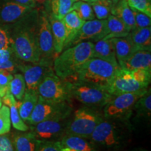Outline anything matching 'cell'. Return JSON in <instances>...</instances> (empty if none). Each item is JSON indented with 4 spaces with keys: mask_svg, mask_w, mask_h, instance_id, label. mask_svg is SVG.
<instances>
[{
    "mask_svg": "<svg viewBox=\"0 0 151 151\" xmlns=\"http://www.w3.org/2000/svg\"><path fill=\"white\" fill-rule=\"evenodd\" d=\"M0 151H15L14 141L10 136L0 135Z\"/></svg>",
    "mask_w": 151,
    "mask_h": 151,
    "instance_id": "40",
    "label": "cell"
},
{
    "mask_svg": "<svg viewBox=\"0 0 151 151\" xmlns=\"http://www.w3.org/2000/svg\"><path fill=\"white\" fill-rule=\"evenodd\" d=\"M10 110V120L13 127L17 130L21 132H27L29 130V127L24 123L21 117L19 114L18 106L16 104L11 105L9 106Z\"/></svg>",
    "mask_w": 151,
    "mask_h": 151,
    "instance_id": "33",
    "label": "cell"
},
{
    "mask_svg": "<svg viewBox=\"0 0 151 151\" xmlns=\"http://www.w3.org/2000/svg\"><path fill=\"white\" fill-rule=\"evenodd\" d=\"M76 0H50L48 14L62 19L72 10Z\"/></svg>",
    "mask_w": 151,
    "mask_h": 151,
    "instance_id": "28",
    "label": "cell"
},
{
    "mask_svg": "<svg viewBox=\"0 0 151 151\" xmlns=\"http://www.w3.org/2000/svg\"><path fill=\"white\" fill-rule=\"evenodd\" d=\"M39 97L49 101L65 102L71 97L70 85L62 80L53 71L47 74L38 87Z\"/></svg>",
    "mask_w": 151,
    "mask_h": 151,
    "instance_id": "7",
    "label": "cell"
},
{
    "mask_svg": "<svg viewBox=\"0 0 151 151\" xmlns=\"http://www.w3.org/2000/svg\"><path fill=\"white\" fill-rule=\"evenodd\" d=\"M127 37L137 50H151L150 27L135 28L129 32Z\"/></svg>",
    "mask_w": 151,
    "mask_h": 151,
    "instance_id": "19",
    "label": "cell"
},
{
    "mask_svg": "<svg viewBox=\"0 0 151 151\" xmlns=\"http://www.w3.org/2000/svg\"><path fill=\"white\" fill-rule=\"evenodd\" d=\"M72 10L78 14L80 18L84 21L92 20L95 19L93 9L90 3L83 1H75L73 5Z\"/></svg>",
    "mask_w": 151,
    "mask_h": 151,
    "instance_id": "32",
    "label": "cell"
},
{
    "mask_svg": "<svg viewBox=\"0 0 151 151\" xmlns=\"http://www.w3.org/2000/svg\"><path fill=\"white\" fill-rule=\"evenodd\" d=\"M92 58H99L112 63L118 64L116 60L113 39H103L96 41L93 45Z\"/></svg>",
    "mask_w": 151,
    "mask_h": 151,
    "instance_id": "18",
    "label": "cell"
},
{
    "mask_svg": "<svg viewBox=\"0 0 151 151\" xmlns=\"http://www.w3.org/2000/svg\"><path fill=\"white\" fill-rule=\"evenodd\" d=\"M38 11L37 40L40 52V61L39 63L52 67L53 60L55 58V52L48 14L44 10Z\"/></svg>",
    "mask_w": 151,
    "mask_h": 151,
    "instance_id": "6",
    "label": "cell"
},
{
    "mask_svg": "<svg viewBox=\"0 0 151 151\" xmlns=\"http://www.w3.org/2000/svg\"><path fill=\"white\" fill-rule=\"evenodd\" d=\"M13 141L15 151H37L41 143L32 132L17 134L13 138Z\"/></svg>",
    "mask_w": 151,
    "mask_h": 151,
    "instance_id": "23",
    "label": "cell"
},
{
    "mask_svg": "<svg viewBox=\"0 0 151 151\" xmlns=\"http://www.w3.org/2000/svg\"><path fill=\"white\" fill-rule=\"evenodd\" d=\"M39 94L37 91L26 90L23 97L20 101H17L18 112L23 121H28L32 113L37 104Z\"/></svg>",
    "mask_w": 151,
    "mask_h": 151,
    "instance_id": "21",
    "label": "cell"
},
{
    "mask_svg": "<svg viewBox=\"0 0 151 151\" xmlns=\"http://www.w3.org/2000/svg\"><path fill=\"white\" fill-rule=\"evenodd\" d=\"M111 15H113L120 19L129 31L135 28L133 11L126 0H119L113 6L111 11Z\"/></svg>",
    "mask_w": 151,
    "mask_h": 151,
    "instance_id": "20",
    "label": "cell"
},
{
    "mask_svg": "<svg viewBox=\"0 0 151 151\" xmlns=\"http://www.w3.org/2000/svg\"><path fill=\"white\" fill-rule=\"evenodd\" d=\"M48 14L50 29H51L52 37H53L56 58L58 55L61 53L65 47L66 41V28L62 19L57 18L51 14Z\"/></svg>",
    "mask_w": 151,
    "mask_h": 151,
    "instance_id": "17",
    "label": "cell"
},
{
    "mask_svg": "<svg viewBox=\"0 0 151 151\" xmlns=\"http://www.w3.org/2000/svg\"><path fill=\"white\" fill-rule=\"evenodd\" d=\"M148 88L134 92L114 96L104 106V117L106 118H122L131 113L137 101L144 94Z\"/></svg>",
    "mask_w": 151,
    "mask_h": 151,
    "instance_id": "9",
    "label": "cell"
},
{
    "mask_svg": "<svg viewBox=\"0 0 151 151\" xmlns=\"http://www.w3.org/2000/svg\"><path fill=\"white\" fill-rule=\"evenodd\" d=\"M134 151H147V150H135Z\"/></svg>",
    "mask_w": 151,
    "mask_h": 151,
    "instance_id": "48",
    "label": "cell"
},
{
    "mask_svg": "<svg viewBox=\"0 0 151 151\" xmlns=\"http://www.w3.org/2000/svg\"><path fill=\"white\" fill-rule=\"evenodd\" d=\"M132 76L138 83L148 87L150 83L151 70L147 69H135L131 71Z\"/></svg>",
    "mask_w": 151,
    "mask_h": 151,
    "instance_id": "37",
    "label": "cell"
},
{
    "mask_svg": "<svg viewBox=\"0 0 151 151\" xmlns=\"http://www.w3.org/2000/svg\"><path fill=\"white\" fill-rule=\"evenodd\" d=\"M12 1H16L17 3L21 4L22 5L32 7V8H35V4L33 0H12Z\"/></svg>",
    "mask_w": 151,
    "mask_h": 151,
    "instance_id": "44",
    "label": "cell"
},
{
    "mask_svg": "<svg viewBox=\"0 0 151 151\" xmlns=\"http://www.w3.org/2000/svg\"><path fill=\"white\" fill-rule=\"evenodd\" d=\"M18 61L11 48L0 49V70L15 73L18 69Z\"/></svg>",
    "mask_w": 151,
    "mask_h": 151,
    "instance_id": "27",
    "label": "cell"
},
{
    "mask_svg": "<svg viewBox=\"0 0 151 151\" xmlns=\"http://www.w3.org/2000/svg\"><path fill=\"white\" fill-rule=\"evenodd\" d=\"M58 141L62 148H69L78 151H95L91 143L88 142L86 138L79 136L65 134Z\"/></svg>",
    "mask_w": 151,
    "mask_h": 151,
    "instance_id": "25",
    "label": "cell"
},
{
    "mask_svg": "<svg viewBox=\"0 0 151 151\" xmlns=\"http://www.w3.org/2000/svg\"><path fill=\"white\" fill-rule=\"evenodd\" d=\"M110 1H112V2L114 4H116L118 2V1H119V0H110Z\"/></svg>",
    "mask_w": 151,
    "mask_h": 151,
    "instance_id": "46",
    "label": "cell"
},
{
    "mask_svg": "<svg viewBox=\"0 0 151 151\" xmlns=\"http://www.w3.org/2000/svg\"><path fill=\"white\" fill-rule=\"evenodd\" d=\"M34 9L12 0H0V22L6 26L13 25L21 21Z\"/></svg>",
    "mask_w": 151,
    "mask_h": 151,
    "instance_id": "14",
    "label": "cell"
},
{
    "mask_svg": "<svg viewBox=\"0 0 151 151\" xmlns=\"http://www.w3.org/2000/svg\"><path fill=\"white\" fill-rule=\"evenodd\" d=\"M90 4L93 9L95 18L98 20H106L111 15V11L115 5L110 0H94Z\"/></svg>",
    "mask_w": 151,
    "mask_h": 151,
    "instance_id": "29",
    "label": "cell"
},
{
    "mask_svg": "<svg viewBox=\"0 0 151 151\" xmlns=\"http://www.w3.org/2000/svg\"><path fill=\"white\" fill-rule=\"evenodd\" d=\"M119 66L130 71L135 69L151 70V50H137Z\"/></svg>",
    "mask_w": 151,
    "mask_h": 151,
    "instance_id": "16",
    "label": "cell"
},
{
    "mask_svg": "<svg viewBox=\"0 0 151 151\" xmlns=\"http://www.w3.org/2000/svg\"><path fill=\"white\" fill-rule=\"evenodd\" d=\"M10 129V110L7 106H1L0 108V135L9 133Z\"/></svg>",
    "mask_w": 151,
    "mask_h": 151,
    "instance_id": "34",
    "label": "cell"
},
{
    "mask_svg": "<svg viewBox=\"0 0 151 151\" xmlns=\"http://www.w3.org/2000/svg\"><path fill=\"white\" fill-rule=\"evenodd\" d=\"M69 85L71 97L88 106H104L114 97L105 87L81 82Z\"/></svg>",
    "mask_w": 151,
    "mask_h": 151,
    "instance_id": "5",
    "label": "cell"
},
{
    "mask_svg": "<svg viewBox=\"0 0 151 151\" xmlns=\"http://www.w3.org/2000/svg\"><path fill=\"white\" fill-rule=\"evenodd\" d=\"M2 102H1V98H0V108L1 107V106H2V104H1Z\"/></svg>",
    "mask_w": 151,
    "mask_h": 151,
    "instance_id": "47",
    "label": "cell"
},
{
    "mask_svg": "<svg viewBox=\"0 0 151 151\" xmlns=\"http://www.w3.org/2000/svg\"><path fill=\"white\" fill-rule=\"evenodd\" d=\"M59 141H41L37 151H61Z\"/></svg>",
    "mask_w": 151,
    "mask_h": 151,
    "instance_id": "41",
    "label": "cell"
},
{
    "mask_svg": "<svg viewBox=\"0 0 151 151\" xmlns=\"http://www.w3.org/2000/svg\"><path fill=\"white\" fill-rule=\"evenodd\" d=\"M103 119L99 112L90 107L79 109L68 121L65 134L90 138L94 128Z\"/></svg>",
    "mask_w": 151,
    "mask_h": 151,
    "instance_id": "4",
    "label": "cell"
},
{
    "mask_svg": "<svg viewBox=\"0 0 151 151\" xmlns=\"http://www.w3.org/2000/svg\"><path fill=\"white\" fill-rule=\"evenodd\" d=\"M134 17L135 28H145L150 27L151 25V17L148 16L146 14L139 11L136 9H132ZM134 28V29H135Z\"/></svg>",
    "mask_w": 151,
    "mask_h": 151,
    "instance_id": "36",
    "label": "cell"
},
{
    "mask_svg": "<svg viewBox=\"0 0 151 151\" xmlns=\"http://www.w3.org/2000/svg\"><path fill=\"white\" fill-rule=\"evenodd\" d=\"M14 76L7 71L0 70V97H3L9 91V86Z\"/></svg>",
    "mask_w": 151,
    "mask_h": 151,
    "instance_id": "38",
    "label": "cell"
},
{
    "mask_svg": "<svg viewBox=\"0 0 151 151\" xmlns=\"http://www.w3.org/2000/svg\"><path fill=\"white\" fill-rule=\"evenodd\" d=\"M132 110L136 111L137 116L146 118H150L151 93L150 89L137 100Z\"/></svg>",
    "mask_w": 151,
    "mask_h": 151,
    "instance_id": "30",
    "label": "cell"
},
{
    "mask_svg": "<svg viewBox=\"0 0 151 151\" xmlns=\"http://www.w3.org/2000/svg\"><path fill=\"white\" fill-rule=\"evenodd\" d=\"M69 118H52L40 122L32 125L31 132L39 141H58L65 135Z\"/></svg>",
    "mask_w": 151,
    "mask_h": 151,
    "instance_id": "10",
    "label": "cell"
},
{
    "mask_svg": "<svg viewBox=\"0 0 151 151\" xmlns=\"http://www.w3.org/2000/svg\"><path fill=\"white\" fill-rule=\"evenodd\" d=\"M33 1L35 2V8L38 11L44 10L48 13L50 0H33Z\"/></svg>",
    "mask_w": 151,
    "mask_h": 151,
    "instance_id": "42",
    "label": "cell"
},
{
    "mask_svg": "<svg viewBox=\"0 0 151 151\" xmlns=\"http://www.w3.org/2000/svg\"><path fill=\"white\" fill-rule=\"evenodd\" d=\"M108 34L106 20L94 19L84 22L78 33L69 42L65 48L76 45L83 41H96L103 39ZM64 49V50H65Z\"/></svg>",
    "mask_w": 151,
    "mask_h": 151,
    "instance_id": "11",
    "label": "cell"
},
{
    "mask_svg": "<svg viewBox=\"0 0 151 151\" xmlns=\"http://www.w3.org/2000/svg\"><path fill=\"white\" fill-rule=\"evenodd\" d=\"M90 139L101 146L113 147L120 143V134L116 124L110 118H106L96 126Z\"/></svg>",
    "mask_w": 151,
    "mask_h": 151,
    "instance_id": "12",
    "label": "cell"
},
{
    "mask_svg": "<svg viewBox=\"0 0 151 151\" xmlns=\"http://www.w3.org/2000/svg\"><path fill=\"white\" fill-rule=\"evenodd\" d=\"M94 43L83 41L63 50L52 63L54 73L62 80L74 77L81 67L92 56Z\"/></svg>",
    "mask_w": 151,
    "mask_h": 151,
    "instance_id": "2",
    "label": "cell"
},
{
    "mask_svg": "<svg viewBox=\"0 0 151 151\" xmlns=\"http://www.w3.org/2000/svg\"><path fill=\"white\" fill-rule=\"evenodd\" d=\"M76 1H86V2L91 3L92 1H94V0H76Z\"/></svg>",
    "mask_w": 151,
    "mask_h": 151,
    "instance_id": "45",
    "label": "cell"
},
{
    "mask_svg": "<svg viewBox=\"0 0 151 151\" xmlns=\"http://www.w3.org/2000/svg\"><path fill=\"white\" fill-rule=\"evenodd\" d=\"M11 48V37L6 25L0 22V49Z\"/></svg>",
    "mask_w": 151,
    "mask_h": 151,
    "instance_id": "39",
    "label": "cell"
},
{
    "mask_svg": "<svg viewBox=\"0 0 151 151\" xmlns=\"http://www.w3.org/2000/svg\"><path fill=\"white\" fill-rule=\"evenodd\" d=\"M120 68L118 64L91 58L77 72L75 83H86L106 88Z\"/></svg>",
    "mask_w": 151,
    "mask_h": 151,
    "instance_id": "3",
    "label": "cell"
},
{
    "mask_svg": "<svg viewBox=\"0 0 151 151\" xmlns=\"http://www.w3.org/2000/svg\"><path fill=\"white\" fill-rule=\"evenodd\" d=\"M2 101L4 105L9 107L11 105L16 104L17 101L15 99L14 96L11 93L10 91H8L6 94L2 97Z\"/></svg>",
    "mask_w": 151,
    "mask_h": 151,
    "instance_id": "43",
    "label": "cell"
},
{
    "mask_svg": "<svg viewBox=\"0 0 151 151\" xmlns=\"http://www.w3.org/2000/svg\"><path fill=\"white\" fill-rule=\"evenodd\" d=\"M26 90V85L23 76L20 73H16L13 77L9 86V91L18 101L23 97Z\"/></svg>",
    "mask_w": 151,
    "mask_h": 151,
    "instance_id": "31",
    "label": "cell"
},
{
    "mask_svg": "<svg viewBox=\"0 0 151 151\" xmlns=\"http://www.w3.org/2000/svg\"><path fill=\"white\" fill-rule=\"evenodd\" d=\"M106 27L108 34L104 38V39L125 37L130 32L123 22L113 15H110L107 18Z\"/></svg>",
    "mask_w": 151,
    "mask_h": 151,
    "instance_id": "26",
    "label": "cell"
},
{
    "mask_svg": "<svg viewBox=\"0 0 151 151\" xmlns=\"http://www.w3.org/2000/svg\"><path fill=\"white\" fill-rule=\"evenodd\" d=\"M62 20H63L66 28V41L65 47H64V49H65V47L73 39L76 35L78 33V32L80 30L86 21L82 20L74 10L69 11L62 18Z\"/></svg>",
    "mask_w": 151,
    "mask_h": 151,
    "instance_id": "22",
    "label": "cell"
},
{
    "mask_svg": "<svg viewBox=\"0 0 151 151\" xmlns=\"http://www.w3.org/2000/svg\"><path fill=\"white\" fill-rule=\"evenodd\" d=\"M131 8L151 17V0H126Z\"/></svg>",
    "mask_w": 151,
    "mask_h": 151,
    "instance_id": "35",
    "label": "cell"
},
{
    "mask_svg": "<svg viewBox=\"0 0 151 151\" xmlns=\"http://www.w3.org/2000/svg\"><path fill=\"white\" fill-rule=\"evenodd\" d=\"M38 17L39 11L35 9L21 21L7 26L11 48L20 61L28 63H39L40 61L37 40Z\"/></svg>",
    "mask_w": 151,
    "mask_h": 151,
    "instance_id": "1",
    "label": "cell"
},
{
    "mask_svg": "<svg viewBox=\"0 0 151 151\" xmlns=\"http://www.w3.org/2000/svg\"><path fill=\"white\" fill-rule=\"evenodd\" d=\"M146 88H148V87L134 80L131 71L122 68H120L117 71L110 83L106 87L108 92L113 96L139 91Z\"/></svg>",
    "mask_w": 151,
    "mask_h": 151,
    "instance_id": "13",
    "label": "cell"
},
{
    "mask_svg": "<svg viewBox=\"0 0 151 151\" xmlns=\"http://www.w3.org/2000/svg\"><path fill=\"white\" fill-rule=\"evenodd\" d=\"M71 108L65 102L49 101L39 97L28 122L32 125L52 118H69Z\"/></svg>",
    "mask_w": 151,
    "mask_h": 151,
    "instance_id": "8",
    "label": "cell"
},
{
    "mask_svg": "<svg viewBox=\"0 0 151 151\" xmlns=\"http://www.w3.org/2000/svg\"><path fill=\"white\" fill-rule=\"evenodd\" d=\"M18 69L23 73L26 90L37 91L38 87L49 73L53 71L52 67L41 63H31V65H18Z\"/></svg>",
    "mask_w": 151,
    "mask_h": 151,
    "instance_id": "15",
    "label": "cell"
},
{
    "mask_svg": "<svg viewBox=\"0 0 151 151\" xmlns=\"http://www.w3.org/2000/svg\"><path fill=\"white\" fill-rule=\"evenodd\" d=\"M112 39L114 43L116 60L119 65L125 61L132 54L137 51L127 36L125 37L113 38Z\"/></svg>",
    "mask_w": 151,
    "mask_h": 151,
    "instance_id": "24",
    "label": "cell"
}]
</instances>
